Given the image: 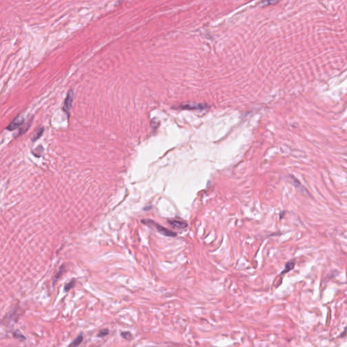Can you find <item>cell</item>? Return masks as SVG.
Returning <instances> with one entry per match:
<instances>
[{
	"instance_id": "1",
	"label": "cell",
	"mask_w": 347,
	"mask_h": 347,
	"mask_svg": "<svg viewBox=\"0 0 347 347\" xmlns=\"http://www.w3.org/2000/svg\"><path fill=\"white\" fill-rule=\"evenodd\" d=\"M141 222L143 224H145V225H147V226H149V227H153V228L155 229L157 231H158V232H159V233H161V235H165V236L171 237H176L177 235V234L176 233L169 231V229L165 228V227H163V226L159 225V224H157V223H155V222L152 221V220H151V219H144V220H143Z\"/></svg>"
},
{
	"instance_id": "2",
	"label": "cell",
	"mask_w": 347,
	"mask_h": 347,
	"mask_svg": "<svg viewBox=\"0 0 347 347\" xmlns=\"http://www.w3.org/2000/svg\"><path fill=\"white\" fill-rule=\"evenodd\" d=\"M167 223L173 228L177 229H184L188 227V224L186 221L182 219H178V218L169 219L167 221Z\"/></svg>"
},
{
	"instance_id": "3",
	"label": "cell",
	"mask_w": 347,
	"mask_h": 347,
	"mask_svg": "<svg viewBox=\"0 0 347 347\" xmlns=\"http://www.w3.org/2000/svg\"><path fill=\"white\" fill-rule=\"evenodd\" d=\"M73 100V90H71L65 100L64 107H63V109L67 113H69V111L71 107Z\"/></svg>"
},
{
	"instance_id": "4",
	"label": "cell",
	"mask_w": 347,
	"mask_h": 347,
	"mask_svg": "<svg viewBox=\"0 0 347 347\" xmlns=\"http://www.w3.org/2000/svg\"><path fill=\"white\" fill-rule=\"evenodd\" d=\"M23 123H24V119L20 116H19V117H16V118L15 119L12 123H10V124L9 125V126H7L6 128L8 130L12 131V130H14L15 129H16V128H18V127L21 126Z\"/></svg>"
},
{
	"instance_id": "5",
	"label": "cell",
	"mask_w": 347,
	"mask_h": 347,
	"mask_svg": "<svg viewBox=\"0 0 347 347\" xmlns=\"http://www.w3.org/2000/svg\"><path fill=\"white\" fill-rule=\"evenodd\" d=\"M179 108L181 109H205L206 107L204 104H202L187 103L181 104Z\"/></svg>"
},
{
	"instance_id": "6",
	"label": "cell",
	"mask_w": 347,
	"mask_h": 347,
	"mask_svg": "<svg viewBox=\"0 0 347 347\" xmlns=\"http://www.w3.org/2000/svg\"><path fill=\"white\" fill-rule=\"evenodd\" d=\"M291 178H292V182H294L293 183H294V186H295L296 188H299L300 191L304 192V191L305 190V188L303 185H302L301 183H300L299 181H298L297 179H296L295 178H294V176H291Z\"/></svg>"
},
{
	"instance_id": "7",
	"label": "cell",
	"mask_w": 347,
	"mask_h": 347,
	"mask_svg": "<svg viewBox=\"0 0 347 347\" xmlns=\"http://www.w3.org/2000/svg\"><path fill=\"white\" fill-rule=\"evenodd\" d=\"M294 266H295V263H294V262H293V261H291V262H288L286 264V265H285V269L283 270V271L281 273V274L288 273V272L290 271L291 270H292L293 268H294Z\"/></svg>"
},
{
	"instance_id": "8",
	"label": "cell",
	"mask_w": 347,
	"mask_h": 347,
	"mask_svg": "<svg viewBox=\"0 0 347 347\" xmlns=\"http://www.w3.org/2000/svg\"><path fill=\"white\" fill-rule=\"evenodd\" d=\"M82 340H83V336H82L81 335H80L79 336H78L77 338V339H75L73 342L71 344L69 347H76L78 345H79L80 343L82 342Z\"/></svg>"
},
{
	"instance_id": "9",
	"label": "cell",
	"mask_w": 347,
	"mask_h": 347,
	"mask_svg": "<svg viewBox=\"0 0 347 347\" xmlns=\"http://www.w3.org/2000/svg\"><path fill=\"white\" fill-rule=\"evenodd\" d=\"M44 129L43 128H41L40 129L37 130V131L36 132V133H35V135L33 136V139H32V141L33 142L35 141H36V140L38 139L39 138H40L41 137V136H42L43 132H44Z\"/></svg>"
},
{
	"instance_id": "10",
	"label": "cell",
	"mask_w": 347,
	"mask_h": 347,
	"mask_svg": "<svg viewBox=\"0 0 347 347\" xmlns=\"http://www.w3.org/2000/svg\"><path fill=\"white\" fill-rule=\"evenodd\" d=\"M74 285H75V281H71V282H69V283H67V284L66 285H65V290L67 291V292H68V291L69 290H71V289L72 288H73Z\"/></svg>"
},
{
	"instance_id": "11",
	"label": "cell",
	"mask_w": 347,
	"mask_h": 347,
	"mask_svg": "<svg viewBox=\"0 0 347 347\" xmlns=\"http://www.w3.org/2000/svg\"><path fill=\"white\" fill-rule=\"evenodd\" d=\"M108 334V330H101V331L100 332L99 334H98V336L99 337H102L104 336H106Z\"/></svg>"
}]
</instances>
